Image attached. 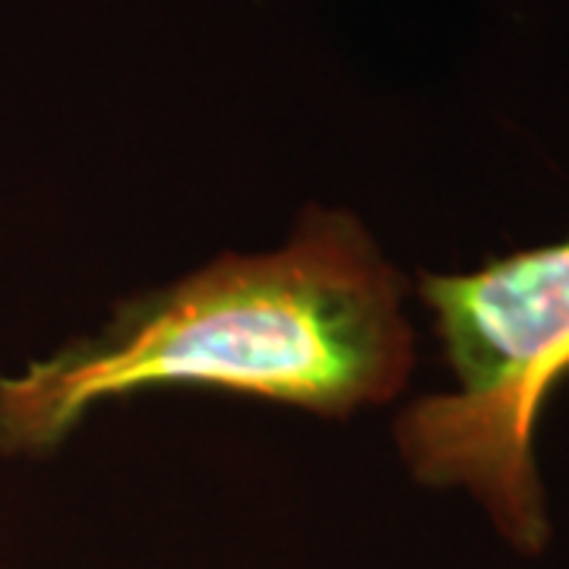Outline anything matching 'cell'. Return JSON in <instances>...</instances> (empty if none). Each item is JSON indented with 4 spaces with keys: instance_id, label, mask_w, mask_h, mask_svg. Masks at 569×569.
Listing matches in <instances>:
<instances>
[{
    "instance_id": "cell-1",
    "label": "cell",
    "mask_w": 569,
    "mask_h": 569,
    "mask_svg": "<svg viewBox=\"0 0 569 569\" xmlns=\"http://www.w3.org/2000/svg\"><path fill=\"white\" fill-rule=\"evenodd\" d=\"M402 295L365 224L307 206L282 250L228 253L123 301L102 332L0 380V452H54L99 402L146 389H224L326 418L383 406L415 367Z\"/></svg>"
},
{
    "instance_id": "cell-2",
    "label": "cell",
    "mask_w": 569,
    "mask_h": 569,
    "mask_svg": "<svg viewBox=\"0 0 569 569\" xmlns=\"http://www.w3.org/2000/svg\"><path fill=\"white\" fill-rule=\"evenodd\" d=\"M418 295L459 389L402 411V459L421 485L471 490L497 529L535 553L550 538L535 433L569 373V234L475 272H425Z\"/></svg>"
}]
</instances>
